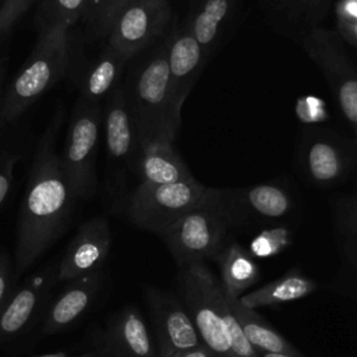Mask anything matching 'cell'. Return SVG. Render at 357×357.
Instances as JSON below:
<instances>
[{"mask_svg": "<svg viewBox=\"0 0 357 357\" xmlns=\"http://www.w3.org/2000/svg\"><path fill=\"white\" fill-rule=\"evenodd\" d=\"M61 117L57 114L39 138L32 160L18 218L15 247L18 273L28 269L63 233L74 208L75 198L54 145Z\"/></svg>", "mask_w": 357, "mask_h": 357, "instance_id": "obj_1", "label": "cell"}, {"mask_svg": "<svg viewBox=\"0 0 357 357\" xmlns=\"http://www.w3.org/2000/svg\"><path fill=\"white\" fill-rule=\"evenodd\" d=\"M70 28L40 26L36 43L3 92L0 123H13L49 91L70 63Z\"/></svg>", "mask_w": 357, "mask_h": 357, "instance_id": "obj_2", "label": "cell"}, {"mask_svg": "<svg viewBox=\"0 0 357 357\" xmlns=\"http://www.w3.org/2000/svg\"><path fill=\"white\" fill-rule=\"evenodd\" d=\"M230 222L227 205L211 190L208 197L174 222L159 236L170 251L178 268L215 259L226 245V231Z\"/></svg>", "mask_w": 357, "mask_h": 357, "instance_id": "obj_3", "label": "cell"}, {"mask_svg": "<svg viewBox=\"0 0 357 357\" xmlns=\"http://www.w3.org/2000/svg\"><path fill=\"white\" fill-rule=\"evenodd\" d=\"M127 107L141 148L153 141L172 142L177 128L170 112V71L166 49L158 52L138 71Z\"/></svg>", "mask_w": 357, "mask_h": 357, "instance_id": "obj_4", "label": "cell"}, {"mask_svg": "<svg viewBox=\"0 0 357 357\" xmlns=\"http://www.w3.org/2000/svg\"><path fill=\"white\" fill-rule=\"evenodd\" d=\"M183 304L198 332L204 347L213 357H234L227 335L220 298L223 289L206 262L178 268Z\"/></svg>", "mask_w": 357, "mask_h": 357, "instance_id": "obj_5", "label": "cell"}, {"mask_svg": "<svg viewBox=\"0 0 357 357\" xmlns=\"http://www.w3.org/2000/svg\"><path fill=\"white\" fill-rule=\"evenodd\" d=\"M102 120L100 103L78 98L60 155L67 184L75 199H89L96 192V155Z\"/></svg>", "mask_w": 357, "mask_h": 357, "instance_id": "obj_6", "label": "cell"}, {"mask_svg": "<svg viewBox=\"0 0 357 357\" xmlns=\"http://www.w3.org/2000/svg\"><path fill=\"white\" fill-rule=\"evenodd\" d=\"M211 188L195 177L162 185L141 184L132 192L127 213L132 223L160 234L187 212L199 205Z\"/></svg>", "mask_w": 357, "mask_h": 357, "instance_id": "obj_7", "label": "cell"}, {"mask_svg": "<svg viewBox=\"0 0 357 357\" xmlns=\"http://www.w3.org/2000/svg\"><path fill=\"white\" fill-rule=\"evenodd\" d=\"M169 18L166 0H135L113 24L107 45L128 60L162 33Z\"/></svg>", "mask_w": 357, "mask_h": 357, "instance_id": "obj_8", "label": "cell"}, {"mask_svg": "<svg viewBox=\"0 0 357 357\" xmlns=\"http://www.w3.org/2000/svg\"><path fill=\"white\" fill-rule=\"evenodd\" d=\"M146 301L156 336L158 357L204 346L183 301L176 296L148 287Z\"/></svg>", "mask_w": 357, "mask_h": 357, "instance_id": "obj_9", "label": "cell"}, {"mask_svg": "<svg viewBox=\"0 0 357 357\" xmlns=\"http://www.w3.org/2000/svg\"><path fill=\"white\" fill-rule=\"evenodd\" d=\"M112 245V233L105 218L82 223L60 262L57 279L73 280L100 268Z\"/></svg>", "mask_w": 357, "mask_h": 357, "instance_id": "obj_10", "label": "cell"}, {"mask_svg": "<svg viewBox=\"0 0 357 357\" xmlns=\"http://www.w3.org/2000/svg\"><path fill=\"white\" fill-rule=\"evenodd\" d=\"M105 141H106V187L112 194L117 176L127 163L137 138L127 107L124 91L116 89L105 109Z\"/></svg>", "mask_w": 357, "mask_h": 357, "instance_id": "obj_11", "label": "cell"}, {"mask_svg": "<svg viewBox=\"0 0 357 357\" xmlns=\"http://www.w3.org/2000/svg\"><path fill=\"white\" fill-rule=\"evenodd\" d=\"M204 49L191 32L181 33L167 49L170 71V112L174 127H178L180 109L202 63Z\"/></svg>", "mask_w": 357, "mask_h": 357, "instance_id": "obj_12", "label": "cell"}, {"mask_svg": "<svg viewBox=\"0 0 357 357\" xmlns=\"http://www.w3.org/2000/svg\"><path fill=\"white\" fill-rule=\"evenodd\" d=\"M70 282L49 310L43 325L47 335L67 328L86 311L102 283V273L96 269Z\"/></svg>", "mask_w": 357, "mask_h": 357, "instance_id": "obj_13", "label": "cell"}, {"mask_svg": "<svg viewBox=\"0 0 357 357\" xmlns=\"http://www.w3.org/2000/svg\"><path fill=\"white\" fill-rule=\"evenodd\" d=\"M107 346L117 357H158L149 329L135 308H126L113 321Z\"/></svg>", "mask_w": 357, "mask_h": 357, "instance_id": "obj_14", "label": "cell"}, {"mask_svg": "<svg viewBox=\"0 0 357 357\" xmlns=\"http://www.w3.org/2000/svg\"><path fill=\"white\" fill-rule=\"evenodd\" d=\"M49 271L39 272L8 298L0 312V340L18 335L26 326L49 289Z\"/></svg>", "mask_w": 357, "mask_h": 357, "instance_id": "obj_15", "label": "cell"}, {"mask_svg": "<svg viewBox=\"0 0 357 357\" xmlns=\"http://www.w3.org/2000/svg\"><path fill=\"white\" fill-rule=\"evenodd\" d=\"M219 265V282L229 300H238L261 276L252 255L241 245L226 244L215 258Z\"/></svg>", "mask_w": 357, "mask_h": 357, "instance_id": "obj_16", "label": "cell"}, {"mask_svg": "<svg viewBox=\"0 0 357 357\" xmlns=\"http://www.w3.org/2000/svg\"><path fill=\"white\" fill-rule=\"evenodd\" d=\"M139 173L141 184L146 185L172 184L194 177L170 141H153L142 146Z\"/></svg>", "mask_w": 357, "mask_h": 357, "instance_id": "obj_17", "label": "cell"}, {"mask_svg": "<svg viewBox=\"0 0 357 357\" xmlns=\"http://www.w3.org/2000/svg\"><path fill=\"white\" fill-rule=\"evenodd\" d=\"M229 304L243 329L248 343L257 353L287 354L300 357L297 349L278 331H275L255 310L247 308L238 300H229Z\"/></svg>", "mask_w": 357, "mask_h": 357, "instance_id": "obj_18", "label": "cell"}, {"mask_svg": "<svg viewBox=\"0 0 357 357\" xmlns=\"http://www.w3.org/2000/svg\"><path fill=\"white\" fill-rule=\"evenodd\" d=\"M315 289L317 283L312 279L296 271H290L289 273L266 283L259 289L247 291L238 298V301L247 308L257 310L261 307L300 300L311 294Z\"/></svg>", "mask_w": 357, "mask_h": 357, "instance_id": "obj_19", "label": "cell"}, {"mask_svg": "<svg viewBox=\"0 0 357 357\" xmlns=\"http://www.w3.org/2000/svg\"><path fill=\"white\" fill-rule=\"evenodd\" d=\"M126 61L127 59L107 45L105 52L93 60L84 75L79 98L86 102L100 103V99L114 86Z\"/></svg>", "mask_w": 357, "mask_h": 357, "instance_id": "obj_20", "label": "cell"}, {"mask_svg": "<svg viewBox=\"0 0 357 357\" xmlns=\"http://www.w3.org/2000/svg\"><path fill=\"white\" fill-rule=\"evenodd\" d=\"M91 0H42L38 11L40 26L71 28L88 10Z\"/></svg>", "mask_w": 357, "mask_h": 357, "instance_id": "obj_21", "label": "cell"}, {"mask_svg": "<svg viewBox=\"0 0 357 357\" xmlns=\"http://www.w3.org/2000/svg\"><path fill=\"white\" fill-rule=\"evenodd\" d=\"M230 0H206L202 10L197 14L191 33L201 45L204 52L213 42L222 20L226 17Z\"/></svg>", "mask_w": 357, "mask_h": 357, "instance_id": "obj_22", "label": "cell"}, {"mask_svg": "<svg viewBox=\"0 0 357 357\" xmlns=\"http://www.w3.org/2000/svg\"><path fill=\"white\" fill-rule=\"evenodd\" d=\"M247 201L255 213L268 219H278L287 213L290 208V201L286 192L268 184H261L251 188L247 192Z\"/></svg>", "mask_w": 357, "mask_h": 357, "instance_id": "obj_23", "label": "cell"}, {"mask_svg": "<svg viewBox=\"0 0 357 357\" xmlns=\"http://www.w3.org/2000/svg\"><path fill=\"white\" fill-rule=\"evenodd\" d=\"M308 167L315 180L326 183L336 178L342 165L336 149L326 142H315L308 152Z\"/></svg>", "mask_w": 357, "mask_h": 357, "instance_id": "obj_24", "label": "cell"}, {"mask_svg": "<svg viewBox=\"0 0 357 357\" xmlns=\"http://www.w3.org/2000/svg\"><path fill=\"white\" fill-rule=\"evenodd\" d=\"M134 1L135 0H91L93 6L92 24L95 32L107 36L119 15Z\"/></svg>", "mask_w": 357, "mask_h": 357, "instance_id": "obj_25", "label": "cell"}, {"mask_svg": "<svg viewBox=\"0 0 357 357\" xmlns=\"http://www.w3.org/2000/svg\"><path fill=\"white\" fill-rule=\"evenodd\" d=\"M35 0H4L0 6V40L13 29Z\"/></svg>", "mask_w": 357, "mask_h": 357, "instance_id": "obj_26", "label": "cell"}, {"mask_svg": "<svg viewBox=\"0 0 357 357\" xmlns=\"http://www.w3.org/2000/svg\"><path fill=\"white\" fill-rule=\"evenodd\" d=\"M20 156L17 153L4 151L0 152V206L6 201L14 180V169Z\"/></svg>", "mask_w": 357, "mask_h": 357, "instance_id": "obj_27", "label": "cell"}, {"mask_svg": "<svg viewBox=\"0 0 357 357\" xmlns=\"http://www.w3.org/2000/svg\"><path fill=\"white\" fill-rule=\"evenodd\" d=\"M339 103L344 116L357 124V79H347L340 85Z\"/></svg>", "mask_w": 357, "mask_h": 357, "instance_id": "obj_28", "label": "cell"}, {"mask_svg": "<svg viewBox=\"0 0 357 357\" xmlns=\"http://www.w3.org/2000/svg\"><path fill=\"white\" fill-rule=\"evenodd\" d=\"M11 268L7 255L0 254V312L11 297Z\"/></svg>", "mask_w": 357, "mask_h": 357, "instance_id": "obj_29", "label": "cell"}, {"mask_svg": "<svg viewBox=\"0 0 357 357\" xmlns=\"http://www.w3.org/2000/svg\"><path fill=\"white\" fill-rule=\"evenodd\" d=\"M347 237L349 238H347L346 248H347L349 255L351 257V259L357 264V218L351 223V227H350V231H349Z\"/></svg>", "mask_w": 357, "mask_h": 357, "instance_id": "obj_30", "label": "cell"}, {"mask_svg": "<svg viewBox=\"0 0 357 357\" xmlns=\"http://www.w3.org/2000/svg\"><path fill=\"white\" fill-rule=\"evenodd\" d=\"M165 357H213V356L202 346V347H197V349H191V350H185V351H176V353L167 354Z\"/></svg>", "mask_w": 357, "mask_h": 357, "instance_id": "obj_31", "label": "cell"}, {"mask_svg": "<svg viewBox=\"0 0 357 357\" xmlns=\"http://www.w3.org/2000/svg\"><path fill=\"white\" fill-rule=\"evenodd\" d=\"M7 74V59L1 57L0 59V109H1V99H3V86H4V79Z\"/></svg>", "mask_w": 357, "mask_h": 357, "instance_id": "obj_32", "label": "cell"}, {"mask_svg": "<svg viewBox=\"0 0 357 357\" xmlns=\"http://www.w3.org/2000/svg\"><path fill=\"white\" fill-rule=\"evenodd\" d=\"M259 357H296V356H287V354H272V353H259Z\"/></svg>", "mask_w": 357, "mask_h": 357, "instance_id": "obj_33", "label": "cell"}, {"mask_svg": "<svg viewBox=\"0 0 357 357\" xmlns=\"http://www.w3.org/2000/svg\"><path fill=\"white\" fill-rule=\"evenodd\" d=\"M349 11H350V14H353L354 17H357V3H351L350 6H349Z\"/></svg>", "mask_w": 357, "mask_h": 357, "instance_id": "obj_34", "label": "cell"}, {"mask_svg": "<svg viewBox=\"0 0 357 357\" xmlns=\"http://www.w3.org/2000/svg\"><path fill=\"white\" fill-rule=\"evenodd\" d=\"M35 357H67L64 353H52V354H42V356H35Z\"/></svg>", "mask_w": 357, "mask_h": 357, "instance_id": "obj_35", "label": "cell"}, {"mask_svg": "<svg viewBox=\"0 0 357 357\" xmlns=\"http://www.w3.org/2000/svg\"><path fill=\"white\" fill-rule=\"evenodd\" d=\"M82 357H93V356H82Z\"/></svg>", "mask_w": 357, "mask_h": 357, "instance_id": "obj_36", "label": "cell"}]
</instances>
